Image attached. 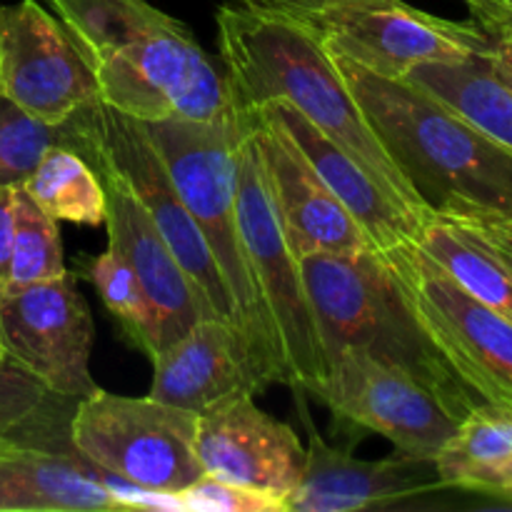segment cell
Listing matches in <instances>:
<instances>
[{"instance_id": "6da1fadb", "label": "cell", "mask_w": 512, "mask_h": 512, "mask_svg": "<svg viewBox=\"0 0 512 512\" xmlns=\"http://www.w3.org/2000/svg\"><path fill=\"white\" fill-rule=\"evenodd\" d=\"M215 25L235 108L248 110L270 100L293 105L393 198L433 218L370 128L333 50L303 13L263 0H225Z\"/></svg>"}, {"instance_id": "7a4b0ae2", "label": "cell", "mask_w": 512, "mask_h": 512, "mask_svg": "<svg viewBox=\"0 0 512 512\" xmlns=\"http://www.w3.org/2000/svg\"><path fill=\"white\" fill-rule=\"evenodd\" d=\"M370 128L423 205L443 218L512 220V155L405 78L335 53Z\"/></svg>"}, {"instance_id": "3957f363", "label": "cell", "mask_w": 512, "mask_h": 512, "mask_svg": "<svg viewBox=\"0 0 512 512\" xmlns=\"http://www.w3.org/2000/svg\"><path fill=\"white\" fill-rule=\"evenodd\" d=\"M298 263L325 360L340 348H363L420 380L458 420L483 405L420 323L388 255L315 253Z\"/></svg>"}, {"instance_id": "277c9868", "label": "cell", "mask_w": 512, "mask_h": 512, "mask_svg": "<svg viewBox=\"0 0 512 512\" xmlns=\"http://www.w3.org/2000/svg\"><path fill=\"white\" fill-rule=\"evenodd\" d=\"M163 158L185 208L198 223L233 300L235 330L243 338L263 390L285 385L263 300L250 273L235 208V148L240 113L218 120H153L143 123Z\"/></svg>"}, {"instance_id": "5b68a950", "label": "cell", "mask_w": 512, "mask_h": 512, "mask_svg": "<svg viewBox=\"0 0 512 512\" xmlns=\"http://www.w3.org/2000/svg\"><path fill=\"white\" fill-rule=\"evenodd\" d=\"M240 120L243 125L235 148V208H238L240 238L255 288L268 315L285 385L298 395L318 398L328 375V360L315 328L300 263L290 250L270 193V180L255 138L253 120L248 113H240Z\"/></svg>"}, {"instance_id": "8992f818", "label": "cell", "mask_w": 512, "mask_h": 512, "mask_svg": "<svg viewBox=\"0 0 512 512\" xmlns=\"http://www.w3.org/2000/svg\"><path fill=\"white\" fill-rule=\"evenodd\" d=\"M195 430L190 410L103 388L75 400L70 415V445L90 468L160 493H183L203 475Z\"/></svg>"}, {"instance_id": "52a82bcc", "label": "cell", "mask_w": 512, "mask_h": 512, "mask_svg": "<svg viewBox=\"0 0 512 512\" xmlns=\"http://www.w3.org/2000/svg\"><path fill=\"white\" fill-rule=\"evenodd\" d=\"M420 323L483 403L512 413V320L460 290L418 243L385 250Z\"/></svg>"}, {"instance_id": "ba28073f", "label": "cell", "mask_w": 512, "mask_h": 512, "mask_svg": "<svg viewBox=\"0 0 512 512\" xmlns=\"http://www.w3.org/2000/svg\"><path fill=\"white\" fill-rule=\"evenodd\" d=\"M325 45L383 78L415 65L485 58L493 38L475 20L440 18L405 0H325L303 13Z\"/></svg>"}, {"instance_id": "9c48e42d", "label": "cell", "mask_w": 512, "mask_h": 512, "mask_svg": "<svg viewBox=\"0 0 512 512\" xmlns=\"http://www.w3.org/2000/svg\"><path fill=\"white\" fill-rule=\"evenodd\" d=\"M338 420L383 435L398 453L435 460L460 420L438 395L405 370L363 348H340L328 358L318 398Z\"/></svg>"}, {"instance_id": "30bf717a", "label": "cell", "mask_w": 512, "mask_h": 512, "mask_svg": "<svg viewBox=\"0 0 512 512\" xmlns=\"http://www.w3.org/2000/svg\"><path fill=\"white\" fill-rule=\"evenodd\" d=\"M93 343V315L70 270L0 295V353L50 393L78 400L98 388L90 373Z\"/></svg>"}, {"instance_id": "8fae6325", "label": "cell", "mask_w": 512, "mask_h": 512, "mask_svg": "<svg viewBox=\"0 0 512 512\" xmlns=\"http://www.w3.org/2000/svg\"><path fill=\"white\" fill-rule=\"evenodd\" d=\"M0 93L45 123H68L100 100L65 25L35 0L3 5Z\"/></svg>"}, {"instance_id": "7c38bea8", "label": "cell", "mask_w": 512, "mask_h": 512, "mask_svg": "<svg viewBox=\"0 0 512 512\" xmlns=\"http://www.w3.org/2000/svg\"><path fill=\"white\" fill-rule=\"evenodd\" d=\"M195 453L203 475L283 500L300 483L305 465L298 433L258 408L253 393L233 395L198 415Z\"/></svg>"}, {"instance_id": "4fadbf2b", "label": "cell", "mask_w": 512, "mask_h": 512, "mask_svg": "<svg viewBox=\"0 0 512 512\" xmlns=\"http://www.w3.org/2000/svg\"><path fill=\"white\" fill-rule=\"evenodd\" d=\"M253 120L278 218L295 258L315 253L375 250L353 215L345 210L290 140L268 105L240 110Z\"/></svg>"}, {"instance_id": "5bb4252c", "label": "cell", "mask_w": 512, "mask_h": 512, "mask_svg": "<svg viewBox=\"0 0 512 512\" xmlns=\"http://www.w3.org/2000/svg\"><path fill=\"white\" fill-rule=\"evenodd\" d=\"M88 163L105 185L108 210L103 225L108 228V248L128 263L143 293L148 295V303L158 320L160 350H163L198 320L213 318V305L178 263L123 175L103 160H88Z\"/></svg>"}, {"instance_id": "9a60e30c", "label": "cell", "mask_w": 512, "mask_h": 512, "mask_svg": "<svg viewBox=\"0 0 512 512\" xmlns=\"http://www.w3.org/2000/svg\"><path fill=\"white\" fill-rule=\"evenodd\" d=\"M308 445L300 483L285 500V512H358L395 508L415 495L445 490L435 460L388 455L363 460L325 443L308 423Z\"/></svg>"}, {"instance_id": "2e32d148", "label": "cell", "mask_w": 512, "mask_h": 512, "mask_svg": "<svg viewBox=\"0 0 512 512\" xmlns=\"http://www.w3.org/2000/svg\"><path fill=\"white\" fill-rule=\"evenodd\" d=\"M150 398L200 415L240 393H263L253 360L233 323L203 318L153 360Z\"/></svg>"}, {"instance_id": "e0dca14e", "label": "cell", "mask_w": 512, "mask_h": 512, "mask_svg": "<svg viewBox=\"0 0 512 512\" xmlns=\"http://www.w3.org/2000/svg\"><path fill=\"white\" fill-rule=\"evenodd\" d=\"M263 105L273 110L290 140L298 145V150L313 165L315 173L325 180L335 198L353 215V220L368 235L375 250L385 253V250L418 240L420 230L425 228L430 218L415 213L398 198H393L378 180L370 178L363 165L355 163L340 145H335L328 135L320 133L293 105L280 103V100H270Z\"/></svg>"}, {"instance_id": "ac0fdd59", "label": "cell", "mask_w": 512, "mask_h": 512, "mask_svg": "<svg viewBox=\"0 0 512 512\" xmlns=\"http://www.w3.org/2000/svg\"><path fill=\"white\" fill-rule=\"evenodd\" d=\"M118 510L100 473L75 450L18 445L0 438V512Z\"/></svg>"}, {"instance_id": "d6986e66", "label": "cell", "mask_w": 512, "mask_h": 512, "mask_svg": "<svg viewBox=\"0 0 512 512\" xmlns=\"http://www.w3.org/2000/svg\"><path fill=\"white\" fill-rule=\"evenodd\" d=\"M405 80L428 90L512 155V88L490 68L488 58L420 63Z\"/></svg>"}, {"instance_id": "ffe728a7", "label": "cell", "mask_w": 512, "mask_h": 512, "mask_svg": "<svg viewBox=\"0 0 512 512\" xmlns=\"http://www.w3.org/2000/svg\"><path fill=\"white\" fill-rule=\"evenodd\" d=\"M415 243L470 298L512 320V275L468 230L433 215Z\"/></svg>"}, {"instance_id": "44dd1931", "label": "cell", "mask_w": 512, "mask_h": 512, "mask_svg": "<svg viewBox=\"0 0 512 512\" xmlns=\"http://www.w3.org/2000/svg\"><path fill=\"white\" fill-rule=\"evenodd\" d=\"M20 188L58 223L103 225L108 198L93 165L78 150L55 145Z\"/></svg>"}, {"instance_id": "7402d4cb", "label": "cell", "mask_w": 512, "mask_h": 512, "mask_svg": "<svg viewBox=\"0 0 512 512\" xmlns=\"http://www.w3.org/2000/svg\"><path fill=\"white\" fill-rule=\"evenodd\" d=\"M512 455V413L495 405H478L458 423V430L435 455L443 488L473 493L475 485Z\"/></svg>"}, {"instance_id": "603a6c76", "label": "cell", "mask_w": 512, "mask_h": 512, "mask_svg": "<svg viewBox=\"0 0 512 512\" xmlns=\"http://www.w3.org/2000/svg\"><path fill=\"white\" fill-rule=\"evenodd\" d=\"M85 275L98 290L105 310L118 323L125 343L138 348L148 360L160 353L158 320L148 303V295L140 288L138 278L115 250H105L98 258H90Z\"/></svg>"}, {"instance_id": "cb8c5ba5", "label": "cell", "mask_w": 512, "mask_h": 512, "mask_svg": "<svg viewBox=\"0 0 512 512\" xmlns=\"http://www.w3.org/2000/svg\"><path fill=\"white\" fill-rule=\"evenodd\" d=\"M65 270L68 268L58 220L38 208L23 188H15V233L8 288L58 278Z\"/></svg>"}, {"instance_id": "d4e9b609", "label": "cell", "mask_w": 512, "mask_h": 512, "mask_svg": "<svg viewBox=\"0 0 512 512\" xmlns=\"http://www.w3.org/2000/svg\"><path fill=\"white\" fill-rule=\"evenodd\" d=\"M68 123H45L0 93V188H20L55 145L68 148Z\"/></svg>"}, {"instance_id": "484cf974", "label": "cell", "mask_w": 512, "mask_h": 512, "mask_svg": "<svg viewBox=\"0 0 512 512\" xmlns=\"http://www.w3.org/2000/svg\"><path fill=\"white\" fill-rule=\"evenodd\" d=\"M185 512H285V500L265 490L200 475L180 493Z\"/></svg>"}, {"instance_id": "4316f807", "label": "cell", "mask_w": 512, "mask_h": 512, "mask_svg": "<svg viewBox=\"0 0 512 512\" xmlns=\"http://www.w3.org/2000/svg\"><path fill=\"white\" fill-rule=\"evenodd\" d=\"M50 395L35 375L0 353V438L28 420Z\"/></svg>"}, {"instance_id": "83f0119b", "label": "cell", "mask_w": 512, "mask_h": 512, "mask_svg": "<svg viewBox=\"0 0 512 512\" xmlns=\"http://www.w3.org/2000/svg\"><path fill=\"white\" fill-rule=\"evenodd\" d=\"M453 223H458L460 228L468 230L473 238H478L500 263L505 265V270L512 275V235L508 233L500 220L490 218H448Z\"/></svg>"}, {"instance_id": "f1b7e54d", "label": "cell", "mask_w": 512, "mask_h": 512, "mask_svg": "<svg viewBox=\"0 0 512 512\" xmlns=\"http://www.w3.org/2000/svg\"><path fill=\"white\" fill-rule=\"evenodd\" d=\"M15 233V188H0V295L8 288Z\"/></svg>"}, {"instance_id": "f546056e", "label": "cell", "mask_w": 512, "mask_h": 512, "mask_svg": "<svg viewBox=\"0 0 512 512\" xmlns=\"http://www.w3.org/2000/svg\"><path fill=\"white\" fill-rule=\"evenodd\" d=\"M473 493L493 495V498H503L512 503V455L508 460H503L498 468L490 470V473L475 485Z\"/></svg>"}, {"instance_id": "4dcf8cb0", "label": "cell", "mask_w": 512, "mask_h": 512, "mask_svg": "<svg viewBox=\"0 0 512 512\" xmlns=\"http://www.w3.org/2000/svg\"><path fill=\"white\" fill-rule=\"evenodd\" d=\"M488 63L500 78L512 88V35L508 38H493V48L488 50Z\"/></svg>"}, {"instance_id": "1f68e13d", "label": "cell", "mask_w": 512, "mask_h": 512, "mask_svg": "<svg viewBox=\"0 0 512 512\" xmlns=\"http://www.w3.org/2000/svg\"><path fill=\"white\" fill-rule=\"evenodd\" d=\"M263 3L280 5V8H288V10H298V13H308V10L323 5L325 0H263Z\"/></svg>"}, {"instance_id": "d6a6232c", "label": "cell", "mask_w": 512, "mask_h": 512, "mask_svg": "<svg viewBox=\"0 0 512 512\" xmlns=\"http://www.w3.org/2000/svg\"><path fill=\"white\" fill-rule=\"evenodd\" d=\"M500 223H503L505 228H508V233L512 235V220H500Z\"/></svg>"}, {"instance_id": "836d02e7", "label": "cell", "mask_w": 512, "mask_h": 512, "mask_svg": "<svg viewBox=\"0 0 512 512\" xmlns=\"http://www.w3.org/2000/svg\"><path fill=\"white\" fill-rule=\"evenodd\" d=\"M0 23H3V5H0Z\"/></svg>"}, {"instance_id": "e575fe53", "label": "cell", "mask_w": 512, "mask_h": 512, "mask_svg": "<svg viewBox=\"0 0 512 512\" xmlns=\"http://www.w3.org/2000/svg\"><path fill=\"white\" fill-rule=\"evenodd\" d=\"M505 38H508V35H505Z\"/></svg>"}]
</instances>
